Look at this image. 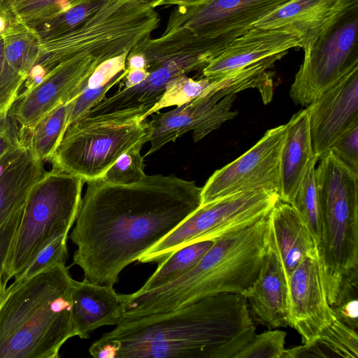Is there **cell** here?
I'll list each match as a JSON object with an SVG mask.
<instances>
[{
    "label": "cell",
    "instance_id": "1",
    "mask_svg": "<svg viewBox=\"0 0 358 358\" xmlns=\"http://www.w3.org/2000/svg\"><path fill=\"white\" fill-rule=\"evenodd\" d=\"M71 234L73 264L84 279L113 286L122 271L155 245L201 205L194 181L147 176L134 184L87 180Z\"/></svg>",
    "mask_w": 358,
    "mask_h": 358
},
{
    "label": "cell",
    "instance_id": "2",
    "mask_svg": "<svg viewBox=\"0 0 358 358\" xmlns=\"http://www.w3.org/2000/svg\"><path fill=\"white\" fill-rule=\"evenodd\" d=\"M255 334L243 295L221 293L170 312L122 319L101 338L117 342V358H235Z\"/></svg>",
    "mask_w": 358,
    "mask_h": 358
},
{
    "label": "cell",
    "instance_id": "3",
    "mask_svg": "<svg viewBox=\"0 0 358 358\" xmlns=\"http://www.w3.org/2000/svg\"><path fill=\"white\" fill-rule=\"evenodd\" d=\"M268 245V216L217 237L188 271L160 287L120 294L122 318L170 312L210 295L242 294L257 278Z\"/></svg>",
    "mask_w": 358,
    "mask_h": 358
},
{
    "label": "cell",
    "instance_id": "4",
    "mask_svg": "<svg viewBox=\"0 0 358 358\" xmlns=\"http://www.w3.org/2000/svg\"><path fill=\"white\" fill-rule=\"evenodd\" d=\"M74 280L65 264L8 286L0 307V358H57L76 336L72 315Z\"/></svg>",
    "mask_w": 358,
    "mask_h": 358
},
{
    "label": "cell",
    "instance_id": "5",
    "mask_svg": "<svg viewBox=\"0 0 358 358\" xmlns=\"http://www.w3.org/2000/svg\"><path fill=\"white\" fill-rule=\"evenodd\" d=\"M160 24L159 14L131 1L105 0L88 20L69 32L40 42L36 62L24 84L29 89L57 65L92 57L103 62L129 52Z\"/></svg>",
    "mask_w": 358,
    "mask_h": 358
},
{
    "label": "cell",
    "instance_id": "6",
    "mask_svg": "<svg viewBox=\"0 0 358 358\" xmlns=\"http://www.w3.org/2000/svg\"><path fill=\"white\" fill-rule=\"evenodd\" d=\"M246 30L206 37L181 28L163 33L156 38L148 37L143 40L127 54L126 69H143L149 74L147 79L133 87L120 88L85 115L105 114L141 105L153 106L162 95L167 83L179 76L202 71Z\"/></svg>",
    "mask_w": 358,
    "mask_h": 358
},
{
    "label": "cell",
    "instance_id": "7",
    "mask_svg": "<svg viewBox=\"0 0 358 358\" xmlns=\"http://www.w3.org/2000/svg\"><path fill=\"white\" fill-rule=\"evenodd\" d=\"M315 169L320 238L318 254L329 305L358 271V175L329 150Z\"/></svg>",
    "mask_w": 358,
    "mask_h": 358
},
{
    "label": "cell",
    "instance_id": "8",
    "mask_svg": "<svg viewBox=\"0 0 358 358\" xmlns=\"http://www.w3.org/2000/svg\"><path fill=\"white\" fill-rule=\"evenodd\" d=\"M150 105L83 115L66 129L52 158V167L85 182L100 178L118 157L135 145L149 141L144 115Z\"/></svg>",
    "mask_w": 358,
    "mask_h": 358
},
{
    "label": "cell",
    "instance_id": "9",
    "mask_svg": "<svg viewBox=\"0 0 358 358\" xmlns=\"http://www.w3.org/2000/svg\"><path fill=\"white\" fill-rule=\"evenodd\" d=\"M85 182L54 167L44 171L24 206L6 262L4 280L8 282L18 275L50 240L69 234L80 209Z\"/></svg>",
    "mask_w": 358,
    "mask_h": 358
},
{
    "label": "cell",
    "instance_id": "10",
    "mask_svg": "<svg viewBox=\"0 0 358 358\" xmlns=\"http://www.w3.org/2000/svg\"><path fill=\"white\" fill-rule=\"evenodd\" d=\"M358 67V0H337L304 59L289 94L308 106L319 94Z\"/></svg>",
    "mask_w": 358,
    "mask_h": 358
},
{
    "label": "cell",
    "instance_id": "11",
    "mask_svg": "<svg viewBox=\"0 0 358 358\" xmlns=\"http://www.w3.org/2000/svg\"><path fill=\"white\" fill-rule=\"evenodd\" d=\"M278 199L276 192L254 190L234 194L200 206L138 262L159 264L189 243L215 239L250 227L267 217Z\"/></svg>",
    "mask_w": 358,
    "mask_h": 358
},
{
    "label": "cell",
    "instance_id": "12",
    "mask_svg": "<svg viewBox=\"0 0 358 358\" xmlns=\"http://www.w3.org/2000/svg\"><path fill=\"white\" fill-rule=\"evenodd\" d=\"M287 124L267 130L248 151L216 170L201 189V205L221 198L254 190L279 194L280 155Z\"/></svg>",
    "mask_w": 358,
    "mask_h": 358
},
{
    "label": "cell",
    "instance_id": "13",
    "mask_svg": "<svg viewBox=\"0 0 358 358\" xmlns=\"http://www.w3.org/2000/svg\"><path fill=\"white\" fill-rule=\"evenodd\" d=\"M236 94L213 83L191 101L165 113L152 115L148 120L150 148L145 156L153 154L169 142L193 131L196 143L224 122L238 114L231 110Z\"/></svg>",
    "mask_w": 358,
    "mask_h": 358
},
{
    "label": "cell",
    "instance_id": "14",
    "mask_svg": "<svg viewBox=\"0 0 358 358\" xmlns=\"http://www.w3.org/2000/svg\"><path fill=\"white\" fill-rule=\"evenodd\" d=\"M101 63L92 57L61 63L36 85L19 93L8 113L17 121L22 138L59 105L76 99L81 92L82 83Z\"/></svg>",
    "mask_w": 358,
    "mask_h": 358
},
{
    "label": "cell",
    "instance_id": "15",
    "mask_svg": "<svg viewBox=\"0 0 358 358\" xmlns=\"http://www.w3.org/2000/svg\"><path fill=\"white\" fill-rule=\"evenodd\" d=\"M293 0H207L193 6H176L164 34L186 28L195 35L216 37L245 30Z\"/></svg>",
    "mask_w": 358,
    "mask_h": 358
},
{
    "label": "cell",
    "instance_id": "16",
    "mask_svg": "<svg viewBox=\"0 0 358 358\" xmlns=\"http://www.w3.org/2000/svg\"><path fill=\"white\" fill-rule=\"evenodd\" d=\"M289 326L310 343L335 318L328 302L319 254L305 257L287 280Z\"/></svg>",
    "mask_w": 358,
    "mask_h": 358
},
{
    "label": "cell",
    "instance_id": "17",
    "mask_svg": "<svg viewBox=\"0 0 358 358\" xmlns=\"http://www.w3.org/2000/svg\"><path fill=\"white\" fill-rule=\"evenodd\" d=\"M313 148L318 159L358 124V67L319 94L308 106Z\"/></svg>",
    "mask_w": 358,
    "mask_h": 358
},
{
    "label": "cell",
    "instance_id": "18",
    "mask_svg": "<svg viewBox=\"0 0 358 358\" xmlns=\"http://www.w3.org/2000/svg\"><path fill=\"white\" fill-rule=\"evenodd\" d=\"M241 294L252 320L270 329L289 326L287 278L270 236L258 275Z\"/></svg>",
    "mask_w": 358,
    "mask_h": 358
},
{
    "label": "cell",
    "instance_id": "19",
    "mask_svg": "<svg viewBox=\"0 0 358 358\" xmlns=\"http://www.w3.org/2000/svg\"><path fill=\"white\" fill-rule=\"evenodd\" d=\"M294 48L298 38L280 29L252 27L234 39L201 71L202 76L217 78Z\"/></svg>",
    "mask_w": 358,
    "mask_h": 358
},
{
    "label": "cell",
    "instance_id": "20",
    "mask_svg": "<svg viewBox=\"0 0 358 358\" xmlns=\"http://www.w3.org/2000/svg\"><path fill=\"white\" fill-rule=\"evenodd\" d=\"M44 171L43 162L33 154L26 140L0 160V228L24 207Z\"/></svg>",
    "mask_w": 358,
    "mask_h": 358
},
{
    "label": "cell",
    "instance_id": "21",
    "mask_svg": "<svg viewBox=\"0 0 358 358\" xmlns=\"http://www.w3.org/2000/svg\"><path fill=\"white\" fill-rule=\"evenodd\" d=\"M268 219L270 239L288 280L291 273L305 257L318 255V243L291 203L278 199Z\"/></svg>",
    "mask_w": 358,
    "mask_h": 358
},
{
    "label": "cell",
    "instance_id": "22",
    "mask_svg": "<svg viewBox=\"0 0 358 358\" xmlns=\"http://www.w3.org/2000/svg\"><path fill=\"white\" fill-rule=\"evenodd\" d=\"M71 299L73 320L80 338H88L100 327L116 326L123 319L120 294L113 286L74 280Z\"/></svg>",
    "mask_w": 358,
    "mask_h": 358
},
{
    "label": "cell",
    "instance_id": "23",
    "mask_svg": "<svg viewBox=\"0 0 358 358\" xmlns=\"http://www.w3.org/2000/svg\"><path fill=\"white\" fill-rule=\"evenodd\" d=\"M286 133L280 155L279 199L292 203L308 166L317 162L306 108L294 114L286 123Z\"/></svg>",
    "mask_w": 358,
    "mask_h": 358
},
{
    "label": "cell",
    "instance_id": "24",
    "mask_svg": "<svg viewBox=\"0 0 358 358\" xmlns=\"http://www.w3.org/2000/svg\"><path fill=\"white\" fill-rule=\"evenodd\" d=\"M337 0H293L259 20L253 27L280 29L293 34L306 51L316 39Z\"/></svg>",
    "mask_w": 358,
    "mask_h": 358
},
{
    "label": "cell",
    "instance_id": "25",
    "mask_svg": "<svg viewBox=\"0 0 358 358\" xmlns=\"http://www.w3.org/2000/svg\"><path fill=\"white\" fill-rule=\"evenodd\" d=\"M358 357L357 331L336 317L310 343L286 349L283 358Z\"/></svg>",
    "mask_w": 358,
    "mask_h": 358
},
{
    "label": "cell",
    "instance_id": "26",
    "mask_svg": "<svg viewBox=\"0 0 358 358\" xmlns=\"http://www.w3.org/2000/svg\"><path fill=\"white\" fill-rule=\"evenodd\" d=\"M128 53L101 63L86 78L81 92L73 100L67 127L101 102L108 91L123 80Z\"/></svg>",
    "mask_w": 358,
    "mask_h": 358
},
{
    "label": "cell",
    "instance_id": "27",
    "mask_svg": "<svg viewBox=\"0 0 358 358\" xmlns=\"http://www.w3.org/2000/svg\"><path fill=\"white\" fill-rule=\"evenodd\" d=\"M2 36L8 64L25 81L38 56L41 39L36 31L18 20Z\"/></svg>",
    "mask_w": 358,
    "mask_h": 358
},
{
    "label": "cell",
    "instance_id": "28",
    "mask_svg": "<svg viewBox=\"0 0 358 358\" xmlns=\"http://www.w3.org/2000/svg\"><path fill=\"white\" fill-rule=\"evenodd\" d=\"M73 100L64 102L53 109L26 137L33 154L43 162L51 160L67 129Z\"/></svg>",
    "mask_w": 358,
    "mask_h": 358
},
{
    "label": "cell",
    "instance_id": "29",
    "mask_svg": "<svg viewBox=\"0 0 358 358\" xmlns=\"http://www.w3.org/2000/svg\"><path fill=\"white\" fill-rule=\"evenodd\" d=\"M214 243V239L193 242L170 254L159 263L156 271L139 289L142 291L160 287L190 270Z\"/></svg>",
    "mask_w": 358,
    "mask_h": 358
},
{
    "label": "cell",
    "instance_id": "30",
    "mask_svg": "<svg viewBox=\"0 0 358 358\" xmlns=\"http://www.w3.org/2000/svg\"><path fill=\"white\" fill-rule=\"evenodd\" d=\"M211 80V78L204 76L194 79L186 74L174 78L167 83L162 95L144 115L143 120L164 108L179 106L191 101L208 87Z\"/></svg>",
    "mask_w": 358,
    "mask_h": 358
},
{
    "label": "cell",
    "instance_id": "31",
    "mask_svg": "<svg viewBox=\"0 0 358 358\" xmlns=\"http://www.w3.org/2000/svg\"><path fill=\"white\" fill-rule=\"evenodd\" d=\"M104 2L105 0H86L43 22L34 29L41 41L62 35L88 20Z\"/></svg>",
    "mask_w": 358,
    "mask_h": 358
},
{
    "label": "cell",
    "instance_id": "32",
    "mask_svg": "<svg viewBox=\"0 0 358 358\" xmlns=\"http://www.w3.org/2000/svg\"><path fill=\"white\" fill-rule=\"evenodd\" d=\"M316 162H313L308 166L291 204L303 217L314 238L319 244L320 224L315 178Z\"/></svg>",
    "mask_w": 358,
    "mask_h": 358
},
{
    "label": "cell",
    "instance_id": "33",
    "mask_svg": "<svg viewBox=\"0 0 358 358\" xmlns=\"http://www.w3.org/2000/svg\"><path fill=\"white\" fill-rule=\"evenodd\" d=\"M86 0H22L13 6L18 20L35 29Z\"/></svg>",
    "mask_w": 358,
    "mask_h": 358
},
{
    "label": "cell",
    "instance_id": "34",
    "mask_svg": "<svg viewBox=\"0 0 358 358\" xmlns=\"http://www.w3.org/2000/svg\"><path fill=\"white\" fill-rule=\"evenodd\" d=\"M143 145L138 143L121 155L100 178L113 185H130L143 179L146 176L144 157L141 154Z\"/></svg>",
    "mask_w": 358,
    "mask_h": 358
},
{
    "label": "cell",
    "instance_id": "35",
    "mask_svg": "<svg viewBox=\"0 0 358 358\" xmlns=\"http://www.w3.org/2000/svg\"><path fill=\"white\" fill-rule=\"evenodd\" d=\"M69 234L57 236L44 245L32 260L14 278L16 284L54 265L65 264L67 256Z\"/></svg>",
    "mask_w": 358,
    "mask_h": 358
},
{
    "label": "cell",
    "instance_id": "36",
    "mask_svg": "<svg viewBox=\"0 0 358 358\" xmlns=\"http://www.w3.org/2000/svg\"><path fill=\"white\" fill-rule=\"evenodd\" d=\"M286 335L277 329L255 334L235 358H283Z\"/></svg>",
    "mask_w": 358,
    "mask_h": 358
},
{
    "label": "cell",
    "instance_id": "37",
    "mask_svg": "<svg viewBox=\"0 0 358 358\" xmlns=\"http://www.w3.org/2000/svg\"><path fill=\"white\" fill-rule=\"evenodd\" d=\"M358 278L348 280L330 306L334 317L350 328L358 329Z\"/></svg>",
    "mask_w": 358,
    "mask_h": 358
},
{
    "label": "cell",
    "instance_id": "38",
    "mask_svg": "<svg viewBox=\"0 0 358 358\" xmlns=\"http://www.w3.org/2000/svg\"><path fill=\"white\" fill-rule=\"evenodd\" d=\"M329 150L352 172L358 175V124L346 130Z\"/></svg>",
    "mask_w": 358,
    "mask_h": 358
},
{
    "label": "cell",
    "instance_id": "39",
    "mask_svg": "<svg viewBox=\"0 0 358 358\" xmlns=\"http://www.w3.org/2000/svg\"><path fill=\"white\" fill-rule=\"evenodd\" d=\"M15 119L9 113L0 117V160L24 141Z\"/></svg>",
    "mask_w": 358,
    "mask_h": 358
},
{
    "label": "cell",
    "instance_id": "40",
    "mask_svg": "<svg viewBox=\"0 0 358 358\" xmlns=\"http://www.w3.org/2000/svg\"><path fill=\"white\" fill-rule=\"evenodd\" d=\"M24 208L13 214L0 228V281L3 279L6 262L10 254Z\"/></svg>",
    "mask_w": 358,
    "mask_h": 358
},
{
    "label": "cell",
    "instance_id": "41",
    "mask_svg": "<svg viewBox=\"0 0 358 358\" xmlns=\"http://www.w3.org/2000/svg\"><path fill=\"white\" fill-rule=\"evenodd\" d=\"M18 20L13 7L0 1V36Z\"/></svg>",
    "mask_w": 358,
    "mask_h": 358
},
{
    "label": "cell",
    "instance_id": "42",
    "mask_svg": "<svg viewBox=\"0 0 358 358\" xmlns=\"http://www.w3.org/2000/svg\"><path fill=\"white\" fill-rule=\"evenodd\" d=\"M207 0H164L163 5H176V6H193L203 3Z\"/></svg>",
    "mask_w": 358,
    "mask_h": 358
},
{
    "label": "cell",
    "instance_id": "43",
    "mask_svg": "<svg viewBox=\"0 0 358 358\" xmlns=\"http://www.w3.org/2000/svg\"><path fill=\"white\" fill-rule=\"evenodd\" d=\"M115 1H131L139 3L143 5L148 6L152 8H156L157 6H162V3L164 0H115Z\"/></svg>",
    "mask_w": 358,
    "mask_h": 358
},
{
    "label": "cell",
    "instance_id": "44",
    "mask_svg": "<svg viewBox=\"0 0 358 358\" xmlns=\"http://www.w3.org/2000/svg\"><path fill=\"white\" fill-rule=\"evenodd\" d=\"M8 282L2 279L0 281V307L5 300L9 292L8 286H7Z\"/></svg>",
    "mask_w": 358,
    "mask_h": 358
},
{
    "label": "cell",
    "instance_id": "45",
    "mask_svg": "<svg viewBox=\"0 0 358 358\" xmlns=\"http://www.w3.org/2000/svg\"><path fill=\"white\" fill-rule=\"evenodd\" d=\"M0 1H2L8 4H9L10 6H11L13 7V6L14 4H15L16 3L22 1V0H0Z\"/></svg>",
    "mask_w": 358,
    "mask_h": 358
}]
</instances>
